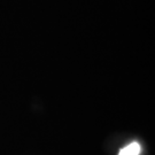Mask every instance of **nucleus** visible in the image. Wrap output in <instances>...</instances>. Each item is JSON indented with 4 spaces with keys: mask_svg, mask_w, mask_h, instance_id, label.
<instances>
[{
    "mask_svg": "<svg viewBox=\"0 0 155 155\" xmlns=\"http://www.w3.org/2000/svg\"><path fill=\"white\" fill-rule=\"evenodd\" d=\"M141 152V147L138 143H131L129 144L127 146H125L124 148L120 150L118 155H139Z\"/></svg>",
    "mask_w": 155,
    "mask_h": 155,
    "instance_id": "1",
    "label": "nucleus"
}]
</instances>
